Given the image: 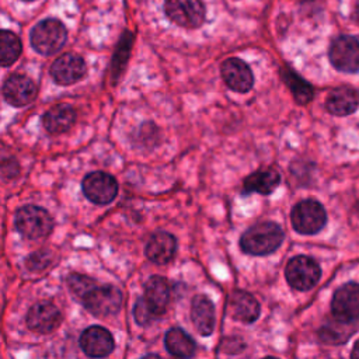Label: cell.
<instances>
[{"instance_id": "cell-2", "label": "cell", "mask_w": 359, "mask_h": 359, "mask_svg": "<svg viewBox=\"0 0 359 359\" xmlns=\"http://www.w3.org/2000/svg\"><path fill=\"white\" fill-rule=\"evenodd\" d=\"M290 220L293 229L297 233L311 236L324 227L327 222V213L318 201L303 199L292 209Z\"/></svg>"}, {"instance_id": "cell-15", "label": "cell", "mask_w": 359, "mask_h": 359, "mask_svg": "<svg viewBox=\"0 0 359 359\" xmlns=\"http://www.w3.org/2000/svg\"><path fill=\"white\" fill-rule=\"evenodd\" d=\"M3 95L6 101L14 107H24L36 97V86L24 74H11L3 84Z\"/></svg>"}, {"instance_id": "cell-9", "label": "cell", "mask_w": 359, "mask_h": 359, "mask_svg": "<svg viewBox=\"0 0 359 359\" xmlns=\"http://www.w3.org/2000/svg\"><path fill=\"white\" fill-rule=\"evenodd\" d=\"M81 188L86 198L97 205H107L112 202L118 194L116 180L104 171L87 174L83 180Z\"/></svg>"}, {"instance_id": "cell-14", "label": "cell", "mask_w": 359, "mask_h": 359, "mask_svg": "<svg viewBox=\"0 0 359 359\" xmlns=\"http://www.w3.org/2000/svg\"><path fill=\"white\" fill-rule=\"evenodd\" d=\"M220 73L227 87H230L233 91L247 93L254 86V76L251 69L244 60L238 57H230L224 60L222 63Z\"/></svg>"}, {"instance_id": "cell-31", "label": "cell", "mask_w": 359, "mask_h": 359, "mask_svg": "<svg viewBox=\"0 0 359 359\" xmlns=\"http://www.w3.org/2000/svg\"><path fill=\"white\" fill-rule=\"evenodd\" d=\"M351 356L355 358V359H359V339L355 342L353 349H352V352H351Z\"/></svg>"}, {"instance_id": "cell-27", "label": "cell", "mask_w": 359, "mask_h": 359, "mask_svg": "<svg viewBox=\"0 0 359 359\" xmlns=\"http://www.w3.org/2000/svg\"><path fill=\"white\" fill-rule=\"evenodd\" d=\"M66 283H67L69 289L80 299H83L95 286V282L91 278L81 275V273L69 275L66 279Z\"/></svg>"}, {"instance_id": "cell-3", "label": "cell", "mask_w": 359, "mask_h": 359, "mask_svg": "<svg viewBox=\"0 0 359 359\" xmlns=\"http://www.w3.org/2000/svg\"><path fill=\"white\" fill-rule=\"evenodd\" d=\"M15 227L27 238H41L52 231L53 219L45 209L25 205L15 215Z\"/></svg>"}, {"instance_id": "cell-23", "label": "cell", "mask_w": 359, "mask_h": 359, "mask_svg": "<svg viewBox=\"0 0 359 359\" xmlns=\"http://www.w3.org/2000/svg\"><path fill=\"white\" fill-rule=\"evenodd\" d=\"M355 331H356V321H344L334 317L332 321L321 327L318 335L323 342L338 345L345 342Z\"/></svg>"}, {"instance_id": "cell-7", "label": "cell", "mask_w": 359, "mask_h": 359, "mask_svg": "<svg viewBox=\"0 0 359 359\" xmlns=\"http://www.w3.org/2000/svg\"><path fill=\"white\" fill-rule=\"evenodd\" d=\"M331 65L344 73H355L359 70V41L349 35L338 36L330 46Z\"/></svg>"}, {"instance_id": "cell-8", "label": "cell", "mask_w": 359, "mask_h": 359, "mask_svg": "<svg viewBox=\"0 0 359 359\" xmlns=\"http://www.w3.org/2000/svg\"><path fill=\"white\" fill-rule=\"evenodd\" d=\"M164 11L171 21L184 28H196L205 21L202 0H165Z\"/></svg>"}, {"instance_id": "cell-13", "label": "cell", "mask_w": 359, "mask_h": 359, "mask_svg": "<svg viewBox=\"0 0 359 359\" xmlns=\"http://www.w3.org/2000/svg\"><path fill=\"white\" fill-rule=\"evenodd\" d=\"M86 74V63L76 53H65L59 56L50 67L52 79L60 86H70Z\"/></svg>"}, {"instance_id": "cell-21", "label": "cell", "mask_w": 359, "mask_h": 359, "mask_svg": "<svg viewBox=\"0 0 359 359\" xmlns=\"http://www.w3.org/2000/svg\"><path fill=\"white\" fill-rule=\"evenodd\" d=\"M76 121V111L67 104H57L43 115V126L52 135L67 132Z\"/></svg>"}, {"instance_id": "cell-17", "label": "cell", "mask_w": 359, "mask_h": 359, "mask_svg": "<svg viewBox=\"0 0 359 359\" xmlns=\"http://www.w3.org/2000/svg\"><path fill=\"white\" fill-rule=\"evenodd\" d=\"M191 320L201 335L209 337L216 324L215 306L212 300L203 294H196L191 304Z\"/></svg>"}, {"instance_id": "cell-1", "label": "cell", "mask_w": 359, "mask_h": 359, "mask_svg": "<svg viewBox=\"0 0 359 359\" xmlns=\"http://www.w3.org/2000/svg\"><path fill=\"white\" fill-rule=\"evenodd\" d=\"M285 238L283 230L273 222L251 226L240 238V248L250 255H268L278 250Z\"/></svg>"}, {"instance_id": "cell-29", "label": "cell", "mask_w": 359, "mask_h": 359, "mask_svg": "<svg viewBox=\"0 0 359 359\" xmlns=\"http://www.w3.org/2000/svg\"><path fill=\"white\" fill-rule=\"evenodd\" d=\"M50 261H52L50 252L46 250H39L28 255V258L25 259V266L29 271H42L50 264Z\"/></svg>"}, {"instance_id": "cell-24", "label": "cell", "mask_w": 359, "mask_h": 359, "mask_svg": "<svg viewBox=\"0 0 359 359\" xmlns=\"http://www.w3.org/2000/svg\"><path fill=\"white\" fill-rule=\"evenodd\" d=\"M164 344L167 351L177 358H191L196 349L194 339L181 328L168 330L164 338Z\"/></svg>"}, {"instance_id": "cell-28", "label": "cell", "mask_w": 359, "mask_h": 359, "mask_svg": "<svg viewBox=\"0 0 359 359\" xmlns=\"http://www.w3.org/2000/svg\"><path fill=\"white\" fill-rule=\"evenodd\" d=\"M129 49H130V38L129 41H125L122 38V42L119 43L118 49H116V53H115V57L112 60V66H111V70H112V79L116 81L122 73V69L125 66V62L128 59V55H129Z\"/></svg>"}, {"instance_id": "cell-6", "label": "cell", "mask_w": 359, "mask_h": 359, "mask_svg": "<svg viewBox=\"0 0 359 359\" xmlns=\"http://www.w3.org/2000/svg\"><path fill=\"white\" fill-rule=\"evenodd\" d=\"M83 302L91 314L97 317H107L119 311L122 304V293L112 285H95L83 297Z\"/></svg>"}, {"instance_id": "cell-12", "label": "cell", "mask_w": 359, "mask_h": 359, "mask_svg": "<svg viewBox=\"0 0 359 359\" xmlns=\"http://www.w3.org/2000/svg\"><path fill=\"white\" fill-rule=\"evenodd\" d=\"M80 346L87 356L104 358L112 352L115 342L112 334L107 328L93 325L86 328L80 335Z\"/></svg>"}, {"instance_id": "cell-4", "label": "cell", "mask_w": 359, "mask_h": 359, "mask_svg": "<svg viewBox=\"0 0 359 359\" xmlns=\"http://www.w3.org/2000/svg\"><path fill=\"white\" fill-rule=\"evenodd\" d=\"M66 38L67 32L65 25L55 18L38 22L31 32V43L34 49L42 55L56 53L65 45Z\"/></svg>"}, {"instance_id": "cell-25", "label": "cell", "mask_w": 359, "mask_h": 359, "mask_svg": "<svg viewBox=\"0 0 359 359\" xmlns=\"http://www.w3.org/2000/svg\"><path fill=\"white\" fill-rule=\"evenodd\" d=\"M21 55L20 38L7 29H0V66L13 65Z\"/></svg>"}, {"instance_id": "cell-18", "label": "cell", "mask_w": 359, "mask_h": 359, "mask_svg": "<svg viewBox=\"0 0 359 359\" xmlns=\"http://www.w3.org/2000/svg\"><path fill=\"white\" fill-rule=\"evenodd\" d=\"M143 300L156 317L164 314L170 300V286L167 279L157 275L149 278V280L144 285Z\"/></svg>"}, {"instance_id": "cell-11", "label": "cell", "mask_w": 359, "mask_h": 359, "mask_svg": "<svg viewBox=\"0 0 359 359\" xmlns=\"http://www.w3.org/2000/svg\"><path fill=\"white\" fill-rule=\"evenodd\" d=\"M60 321H62L60 310L49 302H41L34 304L27 314L28 328L39 334L52 332L59 327Z\"/></svg>"}, {"instance_id": "cell-30", "label": "cell", "mask_w": 359, "mask_h": 359, "mask_svg": "<svg viewBox=\"0 0 359 359\" xmlns=\"http://www.w3.org/2000/svg\"><path fill=\"white\" fill-rule=\"evenodd\" d=\"M133 316L139 325H147L149 323H151L156 318V316L150 311V309L147 307L143 297L136 302L135 309H133Z\"/></svg>"}, {"instance_id": "cell-20", "label": "cell", "mask_w": 359, "mask_h": 359, "mask_svg": "<svg viewBox=\"0 0 359 359\" xmlns=\"http://www.w3.org/2000/svg\"><path fill=\"white\" fill-rule=\"evenodd\" d=\"M359 107V94L352 87H338L325 98V108L332 115L345 116L356 111Z\"/></svg>"}, {"instance_id": "cell-19", "label": "cell", "mask_w": 359, "mask_h": 359, "mask_svg": "<svg viewBox=\"0 0 359 359\" xmlns=\"http://www.w3.org/2000/svg\"><path fill=\"white\" fill-rule=\"evenodd\" d=\"M177 250V240L167 231L154 233L146 244V257L158 265L167 264L172 259Z\"/></svg>"}, {"instance_id": "cell-10", "label": "cell", "mask_w": 359, "mask_h": 359, "mask_svg": "<svg viewBox=\"0 0 359 359\" xmlns=\"http://www.w3.org/2000/svg\"><path fill=\"white\" fill-rule=\"evenodd\" d=\"M331 311L335 318L344 321L359 320V285L348 282L338 287L331 300Z\"/></svg>"}, {"instance_id": "cell-5", "label": "cell", "mask_w": 359, "mask_h": 359, "mask_svg": "<svg viewBox=\"0 0 359 359\" xmlns=\"http://www.w3.org/2000/svg\"><path fill=\"white\" fill-rule=\"evenodd\" d=\"M321 276L320 265L310 257L297 255L289 259L285 268L287 283L296 290H309L317 285Z\"/></svg>"}, {"instance_id": "cell-16", "label": "cell", "mask_w": 359, "mask_h": 359, "mask_svg": "<svg viewBox=\"0 0 359 359\" xmlns=\"http://www.w3.org/2000/svg\"><path fill=\"white\" fill-rule=\"evenodd\" d=\"M229 313L231 318L251 324L254 323L261 313V307L258 300L244 290H236L229 297Z\"/></svg>"}, {"instance_id": "cell-22", "label": "cell", "mask_w": 359, "mask_h": 359, "mask_svg": "<svg viewBox=\"0 0 359 359\" xmlns=\"http://www.w3.org/2000/svg\"><path fill=\"white\" fill-rule=\"evenodd\" d=\"M280 182V175L275 168H265L250 174L244 180V191L262 195L272 194Z\"/></svg>"}, {"instance_id": "cell-26", "label": "cell", "mask_w": 359, "mask_h": 359, "mask_svg": "<svg viewBox=\"0 0 359 359\" xmlns=\"http://www.w3.org/2000/svg\"><path fill=\"white\" fill-rule=\"evenodd\" d=\"M282 77H283L285 84L290 88L294 100L299 104H307V102L311 101L313 88L307 81H304L300 76H297L290 69H283L282 70Z\"/></svg>"}]
</instances>
